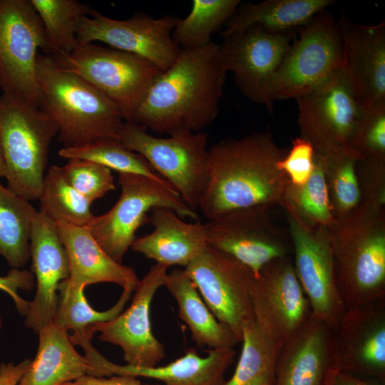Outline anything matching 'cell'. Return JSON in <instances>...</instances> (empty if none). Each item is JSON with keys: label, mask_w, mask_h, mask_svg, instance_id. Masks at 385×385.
I'll return each mask as SVG.
<instances>
[{"label": "cell", "mask_w": 385, "mask_h": 385, "mask_svg": "<svg viewBox=\"0 0 385 385\" xmlns=\"http://www.w3.org/2000/svg\"><path fill=\"white\" fill-rule=\"evenodd\" d=\"M219 43L181 49L172 66L152 81L130 122L170 135L197 132L217 117L227 71Z\"/></svg>", "instance_id": "cell-1"}, {"label": "cell", "mask_w": 385, "mask_h": 385, "mask_svg": "<svg viewBox=\"0 0 385 385\" xmlns=\"http://www.w3.org/2000/svg\"><path fill=\"white\" fill-rule=\"evenodd\" d=\"M285 152L268 131L214 145L198 206L203 216L209 221L236 210L281 205L289 180L277 162Z\"/></svg>", "instance_id": "cell-2"}, {"label": "cell", "mask_w": 385, "mask_h": 385, "mask_svg": "<svg viewBox=\"0 0 385 385\" xmlns=\"http://www.w3.org/2000/svg\"><path fill=\"white\" fill-rule=\"evenodd\" d=\"M39 108L56 123L63 148L103 138H118L125 123L119 108L81 77L60 68L51 56L38 53Z\"/></svg>", "instance_id": "cell-3"}, {"label": "cell", "mask_w": 385, "mask_h": 385, "mask_svg": "<svg viewBox=\"0 0 385 385\" xmlns=\"http://www.w3.org/2000/svg\"><path fill=\"white\" fill-rule=\"evenodd\" d=\"M329 231L345 309L385 299V210L361 204Z\"/></svg>", "instance_id": "cell-4"}, {"label": "cell", "mask_w": 385, "mask_h": 385, "mask_svg": "<svg viewBox=\"0 0 385 385\" xmlns=\"http://www.w3.org/2000/svg\"><path fill=\"white\" fill-rule=\"evenodd\" d=\"M57 134L56 123L40 108L16 96H0V144L9 190L29 201L39 199Z\"/></svg>", "instance_id": "cell-5"}, {"label": "cell", "mask_w": 385, "mask_h": 385, "mask_svg": "<svg viewBox=\"0 0 385 385\" xmlns=\"http://www.w3.org/2000/svg\"><path fill=\"white\" fill-rule=\"evenodd\" d=\"M343 46L337 21L327 11L300 27L281 66L272 78L268 97L272 103L308 93L341 69Z\"/></svg>", "instance_id": "cell-6"}, {"label": "cell", "mask_w": 385, "mask_h": 385, "mask_svg": "<svg viewBox=\"0 0 385 385\" xmlns=\"http://www.w3.org/2000/svg\"><path fill=\"white\" fill-rule=\"evenodd\" d=\"M120 197L107 212L93 216L87 227L91 234L113 260L122 263L136 239L137 230L149 223L148 212L155 207L175 211L181 218L197 220L198 215L167 183L129 173H119Z\"/></svg>", "instance_id": "cell-7"}, {"label": "cell", "mask_w": 385, "mask_h": 385, "mask_svg": "<svg viewBox=\"0 0 385 385\" xmlns=\"http://www.w3.org/2000/svg\"><path fill=\"white\" fill-rule=\"evenodd\" d=\"M119 138L143 156L187 205L194 210L198 207L208 180L206 133L186 130L158 138L141 125L125 122Z\"/></svg>", "instance_id": "cell-8"}, {"label": "cell", "mask_w": 385, "mask_h": 385, "mask_svg": "<svg viewBox=\"0 0 385 385\" xmlns=\"http://www.w3.org/2000/svg\"><path fill=\"white\" fill-rule=\"evenodd\" d=\"M51 56L60 68L81 77L108 98L125 122H130L150 84L161 72L141 56L95 43L78 44L68 53Z\"/></svg>", "instance_id": "cell-9"}, {"label": "cell", "mask_w": 385, "mask_h": 385, "mask_svg": "<svg viewBox=\"0 0 385 385\" xmlns=\"http://www.w3.org/2000/svg\"><path fill=\"white\" fill-rule=\"evenodd\" d=\"M38 49L49 54L43 24L31 0H0V89L39 108Z\"/></svg>", "instance_id": "cell-10"}, {"label": "cell", "mask_w": 385, "mask_h": 385, "mask_svg": "<svg viewBox=\"0 0 385 385\" xmlns=\"http://www.w3.org/2000/svg\"><path fill=\"white\" fill-rule=\"evenodd\" d=\"M300 137L322 155L349 153L362 158L352 148L364 108L342 69L327 82L296 99Z\"/></svg>", "instance_id": "cell-11"}, {"label": "cell", "mask_w": 385, "mask_h": 385, "mask_svg": "<svg viewBox=\"0 0 385 385\" xmlns=\"http://www.w3.org/2000/svg\"><path fill=\"white\" fill-rule=\"evenodd\" d=\"M287 217L294 270L312 314L335 330L346 309L337 284L329 229L309 227Z\"/></svg>", "instance_id": "cell-12"}, {"label": "cell", "mask_w": 385, "mask_h": 385, "mask_svg": "<svg viewBox=\"0 0 385 385\" xmlns=\"http://www.w3.org/2000/svg\"><path fill=\"white\" fill-rule=\"evenodd\" d=\"M184 270L214 316L241 342L245 324L255 319L250 297L252 271L210 246Z\"/></svg>", "instance_id": "cell-13"}, {"label": "cell", "mask_w": 385, "mask_h": 385, "mask_svg": "<svg viewBox=\"0 0 385 385\" xmlns=\"http://www.w3.org/2000/svg\"><path fill=\"white\" fill-rule=\"evenodd\" d=\"M296 34H272L252 26L222 37L219 43V61L227 72L233 73L239 90L270 113L274 104L268 97L269 86Z\"/></svg>", "instance_id": "cell-14"}, {"label": "cell", "mask_w": 385, "mask_h": 385, "mask_svg": "<svg viewBox=\"0 0 385 385\" xmlns=\"http://www.w3.org/2000/svg\"><path fill=\"white\" fill-rule=\"evenodd\" d=\"M178 18L166 14L154 19L143 13L125 20L106 16L96 10L77 24L78 44L102 42L109 47L141 56L160 71L170 68L181 48L172 37Z\"/></svg>", "instance_id": "cell-15"}, {"label": "cell", "mask_w": 385, "mask_h": 385, "mask_svg": "<svg viewBox=\"0 0 385 385\" xmlns=\"http://www.w3.org/2000/svg\"><path fill=\"white\" fill-rule=\"evenodd\" d=\"M270 210H236L209 220V246L232 256L255 275L270 262L289 256L290 240L273 222Z\"/></svg>", "instance_id": "cell-16"}, {"label": "cell", "mask_w": 385, "mask_h": 385, "mask_svg": "<svg viewBox=\"0 0 385 385\" xmlns=\"http://www.w3.org/2000/svg\"><path fill=\"white\" fill-rule=\"evenodd\" d=\"M168 267L155 263L139 280L129 307L115 318L86 329L98 339L120 347L127 365L153 367L165 358L163 344L153 333L150 309L156 291L165 284Z\"/></svg>", "instance_id": "cell-17"}, {"label": "cell", "mask_w": 385, "mask_h": 385, "mask_svg": "<svg viewBox=\"0 0 385 385\" xmlns=\"http://www.w3.org/2000/svg\"><path fill=\"white\" fill-rule=\"evenodd\" d=\"M250 297L257 325L281 343L312 314L289 256L270 262L255 275Z\"/></svg>", "instance_id": "cell-18"}, {"label": "cell", "mask_w": 385, "mask_h": 385, "mask_svg": "<svg viewBox=\"0 0 385 385\" xmlns=\"http://www.w3.org/2000/svg\"><path fill=\"white\" fill-rule=\"evenodd\" d=\"M337 23L342 71L356 98L364 109L385 108V21L360 24L342 11Z\"/></svg>", "instance_id": "cell-19"}, {"label": "cell", "mask_w": 385, "mask_h": 385, "mask_svg": "<svg viewBox=\"0 0 385 385\" xmlns=\"http://www.w3.org/2000/svg\"><path fill=\"white\" fill-rule=\"evenodd\" d=\"M334 338V368L384 381L385 299L345 309Z\"/></svg>", "instance_id": "cell-20"}, {"label": "cell", "mask_w": 385, "mask_h": 385, "mask_svg": "<svg viewBox=\"0 0 385 385\" xmlns=\"http://www.w3.org/2000/svg\"><path fill=\"white\" fill-rule=\"evenodd\" d=\"M30 257L36 292L29 302L25 325L38 334L54 322L58 304V287L69 277L67 254L56 224L41 210L36 213L31 227Z\"/></svg>", "instance_id": "cell-21"}, {"label": "cell", "mask_w": 385, "mask_h": 385, "mask_svg": "<svg viewBox=\"0 0 385 385\" xmlns=\"http://www.w3.org/2000/svg\"><path fill=\"white\" fill-rule=\"evenodd\" d=\"M335 362L334 330L311 314L281 344L274 385H326Z\"/></svg>", "instance_id": "cell-22"}, {"label": "cell", "mask_w": 385, "mask_h": 385, "mask_svg": "<svg viewBox=\"0 0 385 385\" xmlns=\"http://www.w3.org/2000/svg\"><path fill=\"white\" fill-rule=\"evenodd\" d=\"M149 215L153 230L136 238L130 248L168 267L188 266L209 247L207 223H188L173 210L155 207Z\"/></svg>", "instance_id": "cell-23"}, {"label": "cell", "mask_w": 385, "mask_h": 385, "mask_svg": "<svg viewBox=\"0 0 385 385\" xmlns=\"http://www.w3.org/2000/svg\"><path fill=\"white\" fill-rule=\"evenodd\" d=\"M55 224L68 257L69 277L63 281L69 288L110 282L135 289L139 279L134 270L108 255L87 227L61 221Z\"/></svg>", "instance_id": "cell-24"}, {"label": "cell", "mask_w": 385, "mask_h": 385, "mask_svg": "<svg viewBox=\"0 0 385 385\" xmlns=\"http://www.w3.org/2000/svg\"><path fill=\"white\" fill-rule=\"evenodd\" d=\"M234 348L210 349L206 356H200L190 348L175 361L153 367L119 365L101 356L97 365L101 376L130 375L163 381L165 385H225V374L233 362Z\"/></svg>", "instance_id": "cell-25"}, {"label": "cell", "mask_w": 385, "mask_h": 385, "mask_svg": "<svg viewBox=\"0 0 385 385\" xmlns=\"http://www.w3.org/2000/svg\"><path fill=\"white\" fill-rule=\"evenodd\" d=\"M38 334L36 355L19 385H62L94 375L93 366L75 349L66 330L53 322Z\"/></svg>", "instance_id": "cell-26"}, {"label": "cell", "mask_w": 385, "mask_h": 385, "mask_svg": "<svg viewBox=\"0 0 385 385\" xmlns=\"http://www.w3.org/2000/svg\"><path fill=\"white\" fill-rule=\"evenodd\" d=\"M178 306V316L189 328L192 338L210 349L234 348L240 342L234 332L214 316L185 270L168 273L164 284Z\"/></svg>", "instance_id": "cell-27"}, {"label": "cell", "mask_w": 385, "mask_h": 385, "mask_svg": "<svg viewBox=\"0 0 385 385\" xmlns=\"http://www.w3.org/2000/svg\"><path fill=\"white\" fill-rule=\"evenodd\" d=\"M332 0H267L241 4L227 21L222 37L257 26L272 34L297 31L331 6Z\"/></svg>", "instance_id": "cell-28"}, {"label": "cell", "mask_w": 385, "mask_h": 385, "mask_svg": "<svg viewBox=\"0 0 385 385\" xmlns=\"http://www.w3.org/2000/svg\"><path fill=\"white\" fill-rule=\"evenodd\" d=\"M38 211L29 200L0 183V255L12 269L30 258V236Z\"/></svg>", "instance_id": "cell-29"}, {"label": "cell", "mask_w": 385, "mask_h": 385, "mask_svg": "<svg viewBox=\"0 0 385 385\" xmlns=\"http://www.w3.org/2000/svg\"><path fill=\"white\" fill-rule=\"evenodd\" d=\"M287 214L312 227L330 229L336 223L330 204L324 157L315 152L314 168L308 180L294 185L289 181L282 205Z\"/></svg>", "instance_id": "cell-30"}, {"label": "cell", "mask_w": 385, "mask_h": 385, "mask_svg": "<svg viewBox=\"0 0 385 385\" xmlns=\"http://www.w3.org/2000/svg\"><path fill=\"white\" fill-rule=\"evenodd\" d=\"M241 342L235 372L225 385H274L277 355L282 343L265 334L255 319L245 324Z\"/></svg>", "instance_id": "cell-31"}, {"label": "cell", "mask_w": 385, "mask_h": 385, "mask_svg": "<svg viewBox=\"0 0 385 385\" xmlns=\"http://www.w3.org/2000/svg\"><path fill=\"white\" fill-rule=\"evenodd\" d=\"M46 34L48 56L71 52L78 45L79 19L95 9L77 0H31Z\"/></svg>", "instance_id": "cell-32"}, {"label": "cell", "mask_w": 385, "mask_h": 385, "mask_svg": "<svg viewBox=\"0 0 385 385\" xmlns=\"http://www.w3.org/2000/svg\"><path fill=\"white\" fill-rule=\"evenodd\" d=\"M240 0H194L188 15L177 19L172 37L182 48L204 46L235 13Z\"/></svg>", "instance_id": "cell-33"}, {"label": "cell", "mask_w": 385, "mask_h": 385, "mask_svg": "<svg viewBox=\"0 0 385 385\" xmlns=\"http://www.w3.org/2000/svg\"><path fill=\"white\" fill-rule=\"evenodd\" d=\"M38 200L40 210L54 222L87 227L94 216L91 212L92 202L66 181L57 165L50 166L45 174Z\"/></svg>", "instance_id": "cell-34"}, {"label": "cell", "mask_w": 385, "mask_h": 385, "mask_svg": "<svg viewBox=\"0 0 385 385\" xmlns=\"http://www.w3.org/2000/svg\"><path fill=\"white\" fill-rule=\"evenodd\" d=\"M58 153L68 160H90L119 173L140 175L168 183L143 156L127 148L118 138H103L78 147L62 148Z\"/></svg>", "instance_id": "cell-35"}, {"label": "cell", "mask_w": 385, "mask_h": 385, "mask_svg": "<svg viewBox=\"0 0 385 385\" xmlns=\"http://www.w3.org/2000/svg\"><path fill=\"white\" fill-rule=\"evenodd\" d=\"M322 155L324 160L325 177L332 212L336 220H340L352 214L361 205L356 165L361 158L344 153Z\"/></svg>", "instance_id": "cell-36"}, {"label": "cell", "mask_w": 385, "mask_h": 385, "mask_svg": "<svg viewBox=\"0 0 385 385\" xmlns=\"http://www.w3.org/2000/svg\"><path fill=\"white\" fill-rule=\"evenodd\" d=\"M84 289L69 288L64 281L58 287V304L54 323L68 332L81 331L87 326L109 321L122 312L133 290L124 289L118 302L110 309L98 312L92 308L84 295Z\"/></svg>", "instance_id": "cell-37"}, {"label": "cell", "mask_w": 385, "mask_h": 385, "mask_svg": "<svg viewBox=\"0 0 385 385\" xmlns=\"http://www.w3.org/2000/svg\"><path fill=\"white\" fill-rule=\"evenodd\" d=\"M61 169L66 181L92 202L115 188L111 170L96 163L68 159Z\"/></svg>", "instance_id": "cell-38"}, {"label": "cell", "mask_w": 385, "mask_h": 385, "mask_svg": "<svg viewBox=\"0 0 385 385\" xmlns=\"http://www.w3.org/2000/svg\"><path fill=\"white\" fill-rule=\"evenodd\" d=\"M352 148L361 158L385 156V108L364 110Z\"/></svg>", "instance_id": "cell-39"}, {"label": "cell", "mask_w": 385, "mask_h": 385, "mask_svg": "<svg viewBox=\"0 0 385 385\" xmlns=\"http://www.w3.org/2000/svg\"><path fill=\"white\" fill-rule=\"evenodd\" d=\"M361 204L385 210V156L362 158L356 165Z\"/></svg>", "instance_id": "cell-40"}, {"label": "cell", "mask_w": 385, "mask_h": 385, "mask_svg": "<svg viewBox=\"0 0 385 385\" xmlns=\"http://www.w3.org/2000/svg\"><path fill=\"white\" fill-rule=\"evenodd\" d=\"M315 150L306 139L297 137L292 142L290 149L277 162V168L294 185L304 184L314 168Z\"/></svg>", "instance_id": "cell-41"}, {"label": "cell", "mask_w": 385, "mask_h": 385, "mask_svg": "<svg viewBox=\"0 0 385 385\" xmlns=\"http://www.w3.org/2000/svg\"><path fill=\"white\" fill-rule=\"evenodd\" d=\"M34 285V274L27 270L11 269L6 276H0V290L5 292L12 298L21 315L26 314L29 302L21 298L18 290L28 291L31 289Z\"/></svg>", "instance_id": "cell-42"}, {"label": "cell", "mask_w": 385, "mask_h": 385, "mask_svg": "<svg viewBox=\"0 0 385 385\" xmlns=\"http://www.w3.org/2000/svg\"><path fill=\"white\" fill-rule=\"evenodd\" d=\"M62 385H150L143 384L130 375H113L108 378L85 375Z\"/></svg>", "instance_id": "cell-43"}, {"label": "cell", "mask_w": 385, "mask_h": 385, "mask_svg": "<svg viewBox=\"0 0 385 385\" xmlns=\"http://www.w3.org/2000/svg\"><path fill=\"white\" fill-rule=\"evenodd\" d=\"M384 381L372 379H364L356 374L332 368L328 373L326 385H384Z\"/></svg>", "instance_id": "cell-44"}, {"label": "cell", "mask_w": 385, "mask_h": 385, "mask_svg": "<svg viewBox=\"0 0 385 385\" xmlns=\"http://www.w3.org/2000/svg\"><path fill=\"white\" fill-rule=\"evenodd\" d=\"M31 361L30 359H26L17 364L12 362L1 363L0 364V385H19Z\"/></svg>", "instance_id": "cell-45"}, {"label": "cell", "mask_w": 385, "mask_h": 385, "mask_svg": "<svg viewBox=\"0 0 385 385\" xmlns=\"http://www.w3.org/2000/svg\"><path fill=\"white\" fill-rule=\"evenodd\" d=\"M6 167L4 162L3 153L0 144V178H6Z\"/></svg>", "instance_id": "cell-46"}, {"label": "cell", "mask_w": 385, "mask_h": 385, "mask_svg": "<svg viewBox=\"0 0 385 385\" xmlns=\"http://www.w3.org/2000/svg\"><path fill=\"white\" fill-rule=\"evenodd\" d=\"M1 327H2V319H1V316L0 314V330L1 329Z\"/></svg>", "instance_id": "cell-47"}]
</instances>
